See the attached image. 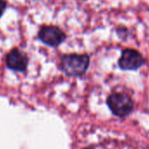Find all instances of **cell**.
<instances>
[{
  "mask_svg": "<svg viewBox=\"0 0 149 149\" xmlns=\"http://www.w3.org/2000/svg\"><path fill=\"white\" fill-rule=\"evenodd\" d=\"M90 65V57L87 54H67L61 58V67L68 77H80L86 72Z\"/></svg>",
  "mask_w": 149,
  "mask_h": 149,
  "instance_id": "1",
  "label": "cell"
},
{
  "mask_svg": "<svg viewBox=\"0 0 149 149\" xmlns=\"http://www.w3.org/2000/svg\"><path fill=\"white\" fill-rule=\"evenodd\" d=\"M107 104L114 115L121 118L129 115L134 107L131 97L124 92H115L110 95L107 99Z\"/></svg>",
  "mask_w": 149,
  "mask_h": 149,
  "instance_id": "2",
  "label": "cell"
},
{
  "mask_svg": "<svg viewBox=\"0 0 149 149\" xmlns=\"http://www.w3.org/2000/svg\"><path fill=\"white\" fill-rule=\"evenodd\" d=\"M145 63V60L141 54L131 48L125 49L118 60V66L123 70H137L142 67Z\"/></svg>",
  "mask_w": 149,
  "mask_h": 149,
  "instance_id": "3",
  "label": "cell"
},
{
  "mask_svg": "<svg viewBox=\"0 0 149 149\" xmlns=\"http://www.w3.org/2000/svg\"><path fill=\"white\" fill-rule=\"evenodd\" d=\"M66 36L65 33L57 26H45L39 32V39L50 47H57L63 42Z\"/></svg>",
  "mask_w": 149,
  "mask_h": 149,
  "instance_id": "4",
  "label": "cell"
},
{
  "mask_svg": "<svg viewBox=\"0 0 149 149\" xmlns=\"http://www.w3.org/2000/svg\"><path fill=\"white\" fill-rule=\"evenodd\" d=\"M28 58L19 49H13L6 56V65L15 71H25L27 68Z\"/></svg>",
  "mask_w": 149,
  "mask_h": 149,
  "instance_id": "5",
  "label": "cell"
},
{
  "mask_svg": "<svg viewBox=\"0 0 149 149\" xmlns=\"http://www.w3.org/2000/svg\"><path fill=\"white\" fill-rule=\"evenodd\" d=\"M6 8V3L4 1V0H0V18L3 15L5 10Z\"/></svg>",
  "mask_w": 149,
  "mask_h": 149,
  "instance_id": "6",
  "label": "cell"
}]
</instances>
